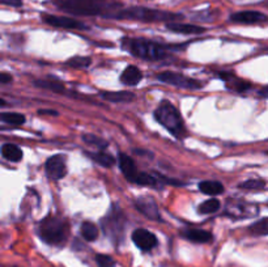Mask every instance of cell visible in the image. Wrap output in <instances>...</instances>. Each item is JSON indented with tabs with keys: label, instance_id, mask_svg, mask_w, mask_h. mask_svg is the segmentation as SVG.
Returning a JSON list of instances; mask_svg holds the SVG:
<instances>
[{
	"label": "cell",
	"instance_id": "obj_37",
	"mask_svg": "<svg viewBox=\"0 0 268 267\" xmlns=\"http://www.w3.org/2000/svg\"><path fill=\"white\" fill-rule=\"evenodd\" d=\"M13 267H17V266H13Z\"/></svg>",
	"mask_w": 268,
	"mask_h": 267
},
{
	"label": "cell",
	"instance_id": "obj_24",
	"mask_svg": "<svg viewBox=\"0 0 268 267\" xmlns=\"http://www.w3.org/2000/svg\"><path fill=\"white\" fill-rule=\"evenodd\" d=\"M0 121L7 125L21 126L25 123V116L20 113H0Z\"/></svg>",
	"mask_w": 268,
	"mask_h": 267
},
{
	"label": "cell",
	"instance_id": "obj_26",
	"mask_svg": "<svg viewBox=\"0 0 268 267\" xmlns=\"http://www.w3.org/2000/svg\"><path fill=\"white\" fill-rule=\"evenodd\" d=\"M134 183L141 186H151V188H159L160 186L159 179L156 178L155 176H152V174L145 173V172H139Z\"/></svg>",
	"mask_w": 268,
	"mask_h": 267
},
{
	"label": "cell",
	"instance_id": "obj_11",
	"mask_svg": "<svg viewBox=\"0 0 268 267\" xmlns=\"http://www.w3.org/2000/svg\"><path fill=\"white\" fill-rule=\"evenodd\" d=\"M135 207L140 213H143L144 216H146L151 220H161L160 219V211L159 207H157V203L156 200L153 199L152 197L150 195H144V197L137 198L135 200Z\"/></svg>",
	"mask_w": 268,
	"mask_h": 267
},
{
	"label": "cell",
	"instance_id": "obj_28",
	"mask_svg": "<svg viewBox=\"0 0 268 267\" xmlns=\"http://www.w3.org/2000/svg\"><path fill=\"white\" fill-rule=\"evenodd\" d=\"M82 140H84L86 144H92V146L98 147V148L101 149H106L107 147H109V143H107L106 140L97 137L95 134H84V135H82Z\"/></svg>",
	"mask_w": 268,
	"mask_h": 267
},
{
	"label": "cell",
	"instance_id": "obj_23",
	"mask_svg": "<svg viewBox=\"0 0 268 267\" xmlns=\"http://www.w3.org/2000/svg\"><path fill=\"white\" fill-rule=\"evenodd\" d=\"M98 233H100V232H98V228L96 227V224H93V223L84 222L81 224V236L85 241H89V243L96 241L97 240Z\"/></svg>",
	"mask_w": 268,
	"mask_h": 267
},
{
	"label": "cell",
	"instance_id": "obj_9",
	"mask_svg": "<svg viewBox=\"0 0 268 267\" xmlns=\"http://www.w3.org/2000/svg\"><path fill=\"white\" fill-rule=\"evenodd\" d=\"M132 241L143 252H151L159 244L157 237L152 232L145 229V228H137V229H135L132 232Z\"/></svg>",
	"mask_w": 268,
	"mask_h": 267
},
{
	"label": "cell",
	"instance_id": "obj_15",
	"mask_svg": "<svg viewBox=\"0 0 268 267\" xmlns=\"http://www.w3.org/2000/svg\"><path fill=\"white\" fill-rule=\"evenodd\" d=\"M166 28L174 33L180 34H201L205 32V28L194 24H182V22H168Z\"/></svg>",
	"mask_w": 268,
	"mask_h": 267
},
{
	"label": "cell",
	"instance_id": "obj_3",
	"mask_svg": "<svg viewBox=\"0 0 268 267\" xmlns=\"http://www.w3.org/2000/svg\"><path fill=\"white\" fill-rule=\"evenodd\" d=\"M183 16L180 13L166 12L160 9L145 8V7H131V8L118 9L116 12L111 13L107 18H115V20H136L144 22H159V21H174Z\"/></svg>",
	"mask_w": 268,
	"mask_h": 267
},
{
	"label": "cell",
	"instance_id": "obj_1",
	"mask_svg": "<svg viewBox=\"0 0 268 267\" xmlns=\"http://www.w3.org/2000/svg\"><path fill=\"white\" fill-rule=\"evenodd\" d=\"M54 4L63 12L75 16H104L121 9V4L114 0H55Z\"/></svg>",
	"mask_w": 268,
	"mask_h": 267
},
{
	"label": "cell",
	"instance_id": "obj_22",
	"mask_svg": "<svg viewBox=\"0 0 268 267\" xmlns=\"http://www.w3.org/2000/svg\"><path fill=\"white\" fill-rule=\"evenodd\" d=\"M33 84L36 85V87H38V88L47 89V91L54 92V93H64V91H66V87H64L59 80H54V82H52V80L50 79H40L34 80Z\"/></svg>",
	"mask_w": 268,
	"mask_h": 267
},
{
	"label": "cell",
	"instance_id": "obj_30",
	"mask_svg": "<svg viewBox=\"0 0 268 267\" xmlns=\"http://www.w3.org/2000/svg\"><path fill=\"white\" fill-rule=\"evenodd\" d=\"M238 188L247 189V190H262L265 188V182L263 179H247L245 182H241L238 185Z\"/></svg>",
	"mask_w": 268,
	"mask_h": 267
},
{
	"label": "cell",
	"instance_id": "obj_6",
	"mask_svg": "<svg viewBox=\"0 0 268 267\" xmlns=\"http://www.w3.org/2000/svg\"><path fill=\"white\" fill-rule=\"evenodd\" d=\"M157 79H159L161 83L173 85V87H177V88H182V89L203 88V84H201L199 80L187 77V76L182 75V73L169 72V71H165V72H161L157 75Z\"/></svg>",
	"mask_w": 268,
	"mask_h": 267
},
{
	"label": "cell",
	"instance_id": "obj_33",
	"mask_svg": "<svg viewBox=\"0 0 268 267\" xmlns=\"http://www.w3.org/2000/svg\"><path fill=\"white\" fill-rule=\"evenodd\" d=\"M11 82H12V76L9 73L0 72V84H9Z\"/></svg>",
	"mask_w": 268,
	"mask_h": 267
},
{
	"label": "cell",
	"instance_id": "obj_29",
	"mask_svg": "<svg viewBox=\"0 0 268 267\" xmlns=\"http://www.w3.org/2000/svg\"><path fill=\"white\" fill-rule=\"evenodd\" d=\"M92 64V58L89 57H73L66 62V66H70L72 68H86Z\"/></svg>",
	"mask_w": 268,
	"mask_h": 267
},
{
	"label": "cell",
	"instance_id": "obj_14",
	"mask_svg": "<svg viewBox=\"0 0 268 267\" xmlns=\"http://www.w3.org/2000/svg\"><path fill=\"white\" fill-rule=\"evenodd\" d=\"M182 237L186 240L191 241L195 244H207L212 241V233L204 229H199V228H191V229H185L182 232Z\"/></svg>",
	"mask_w": 268,
	"mask_h": 267
},
{
	"label": "cell",
	"instance_id": "obj_32",
	"mask_svg": "<svg viewBox=\"0 0 268 267\" xmlns=\"http://www.w3.org/2000/svg\"><path fill=\"white\" fill-rule=\"evenodd\" d=\"M37 113H38L40 116H52V117L59 116V113L56 112V110H51V109H40Z\"/></svg>",
	"mask_w": 268,
	"mask_h": 267
},
{
	"label": "cell",
	"instance_id": "obj_4",
	"mask_svg": "<svg viewBox=\"0 0 268 267\" xmlns=\"http://www.w3.org/2000/svg\"><path fill=\"white\" fill-rule=\"evenodd\" d=\"M155 118L160 125L164 126L169 132L177 139H183L187 135V130L183 125L182 117L173 103L168 100H162L159 108L155 110Z\"/></svg>",
	"mask_w": 268,
	"mask_h": 267
},
{
	"label": "cell",
	"instance_id": "obj_12",
	"mask_svg": "<svg viewBox=\"0 0 268 267\" xmlns=\"http://www.w3.org/2000/svg\"><path fill=\"white\" fill-rule=\"evenodd\" d=\"M267 16L256 11H242L230 16V21L240 22V24H256V22H264Z\"/></svg>",
	"mask_w": 268,
	"mask_h": 267
},
{
	"label": "cell",
	"instance_id": "obj_20",
	"mask_svg": "<svg viewBox=\"0 0 268 267\" xmlns=\"http://www.w3.org/2000/svg\"><path fill=\"white\" fill-rule=\"evenodd\" d=\"M199 190L207 195L216 197V195L223 194L225 189H224L223 183L219 182V181H203V182L199 183Z\"/></svg>",
	"mask_w": 268,
	"mask_h": 267
},
{
	"label": "cell",
	"instance_id": "obj_21",
	"mask_svg": "<svg viewBox=\"0 0 268 267\" xmlns=\"http://www.w3.org/2000/svg\"><path fill=\"white\" fill-rule=\"evenodd\" d=\"M89 158H92L93 161H96L97 164L102 165L105 168H111L114 164H115V158L113 157L109 153H105V152L100 151V152H84Z\"/></svg>",
	"mask_w": 268,
	"mask_h": 267
},
{
	"label": "cell",
	"instance_id": "obj_35",
	"mask_svg": "<svg viewBox=\"0 0 268 267\" xmlns=\"http://www.w3.org/2000/svg\"><path fill=\"white\" fill-rule=\"evenodd\" d=\"M259 93H260V96H262L263 98H265V97H267V88H265V87H264V88H263L262 91L259 92Z\"/></svg>",
	"mask_w": 268,
	"mask_h": 267
},
{
	"label": "cell",
	"instance_id": "obj_34",
	"mask_svg": "<svg viewBox=\"0 0 268 267\" xmlns=\"http://www.w3.org/2000/svg\"><path fill=\"white\" fill-rule=\"evenodd\" d=\"M0 4H7V6L12 7H21L22 2L21 0H0Z\"/></svg>",
	"mask_w": 268,
	"mask_h": 267
},
{
	"label": "cell",
	"instance_id": "obj_19",
	"mask_svg": "<svg viewBox=\"0 0 268 267\" xmlns=\"http://www.w3.org/2000/svg\"><path fill=\"white\" fill-rule=\"evenodd\" d=\"M219 76L224 80V82H225V84H228L229 88L234 89V91H237V92H245V91H247V89L251 88L250 83L238 79V77H235L233 73L225 72V73H220Z\"/></svg>",
	"mask_w": 268,
	"mask_h": 267
},
{
	"label": "cell",
	"instance_id": "obj_16",
	"mask_svg": "<svg viewBox=\"0 0 268 267\" xmlns=\"http://www.w3.org/2000/svg\"><path fill=\"white\" fill-rule=\"evenodd\" d=\"M141 79H143V73L136 66H127L121 75V82L125 85H130V87L137 85Z\"/></svg>",
	"mask_w": 268,
	"mask_h": 267
},
{
	"label": "cell",
	"instance_id": "obj_10",
	"mask_svg": "<svg viewBox=\"0 0 268 267\" xmlns=\"http://www.w3.org/2000/svg\"><path fill=\"white\" fill-rule=\"evenodd\" d=\"M42 20L45 24L51 25L54 28H62V29H80V31H88V26L77 21L75 18L63 17V16L54 15H42Z\"/></svg>",
	"mask_w": 268,
	"mask_h": 267
},
{
	"label": "cell",
	"instance_id": "obj_7",
	"mask_svg": "<svg viewBox=\"0 0 268 267\" xmlns=\"http://www.w3.org/2000/svg\"><path fill=\"white\" fill-rule=\"evenodd\" d=\"M104 229L110 237L113 238H121L123 237L125 231V215L119 209L113 208L107 216L102 220Z\"/></svg>",
	"mask_w": 268,
	"mask_h": 267
},
{
	"label": "cell",
	"instance_id": "obj_5",
	"mask_svg": "<svg viewBox=\"0 0 268 267\" xmlns=\"http://www.w3.org/2000/svg\"><path fill=\"white\" fill-rule=\"evenodd\" d=\"M38 234L49 245H63L70 234V225L59 216L49 215L42 219L38 225Z\"/></svg>",
	"mask_w": 268,
	"mask_h": 267
},
{
	"label": "cell",
	"instance_id": "obj_27",
	"mask_svg": "<svg viewBox=\"0 0 268 267\" xmlns=\"http://www.w3.org/2000/svg\"><path fill=\"white\" fill-rule=\"evenodd\" d=\"M268 218H262L253 225H250L249 231L255 236H267L268 233Z\"/></svg>",
	"mask_w": 268,
	"mask_h": 267
},
{
	"label": "cell",
	"instance_id": "obj_18",
	"mask_svg": "<svg viewBox=\"0 0 268 267\" xmlns=\"http://www.w3.org/2000/svg\"><path fill=\"white\" fill-rule=\"evenodd\" d=\"M0 153L3 156L6 160L11 161V163H18V161L22 160V149L20 148L16 144H12V143H6L2 146L0 148Z\"/></svg>",
	"mask_w": 268,
	"mask_h": 267
},
{
	"label": "cell",
	"instance_id": "obj_17",
	"mask_svg": "<svg viewBox=\"0 0 268 267\" xmlns=\"http://www.w3.org/2000/svg\"><path fill=\"white\" fill-rule=\"evenodd\" d=\"M101 98H104L105 101L109 102H132L136 98L132 92H101Z\"/></svg>",
	"mask_w": 268,
	"mask_h": 267
},
{
	"label": "cell",
	"instance_id": "obj_8",
	"mask_svg": "<svg viewBox=\"0 0 268 267\" xmlns=\"http://www.w3.org/2000/svg\"><path fill=\"white\" fill-rule=\"evenodd\" d=\"M46 174L50 179L59 181L64 178L67 174V164H66V156L64 155H54L47 158L45 164Z\"/></svg>",
	"mask_w": 268,
	"mask_h": 267
},
{
	"label": "cell",
	"instance_id": "obj_36",
	"mask_svg": "<svg viewBox=\"0 0 268 267\" xmlns=\"http://www.w3.org/2000/svg\"><path fill=\"white\" fill-rule=\"evenodd\" d=\"M6 105H7V101L3 100V98H0V108L6 106Z\"/></svg>",
	"mask_w": 268,
	"mask_h": 267
},
{
	"label": "cell",
	"instance_id": "obj_31",
	"mask_svg": "<svg viewBox=\"0 0 268 267\" xmlns=\"http://www.w3.org/2000/svg\"><path fill=\"white\" fill-rule=\"evenodd\" d=\"M96 263L98 267H114L115 266V261L113 257H110L107 254H97L96 255Z\"/></svg>",
	"mask_w": 268,
	"mask_h": 267
},
{
	"label": "cell",
	"instance_id": "obj_13",
	"mask_svg": "<svg viewBox=\"0 0 268 267\" xmlns=\"http://www.w3.org/2000/svg\"><path fill=\"white\" fill-rule=\"evenodd\" d=\"M118 161H119V168H121V170H122V173L125 174L126 179L130 181V182H135V179H136L139 170H137L134 160H132V158L128 155H126V153H122V152H121L118 156Z\"/></svg>",
	"mask_w": 268,
	"mask_h": 267
},
{
	"label": "cell",
	"instance_id": "obj_2",
	"mask_svg": "<svg viewBox=\"0 0 268 267\" xmlns=\"http://www.w3.org/2000/svg\"><path fill=\"white\" fill-rule=\"evenodd\" d=\"M122 47L128 54L137 57V58L146 59V61H162L168 58L169 46L161 43L153 42V41L144 40V38H122Z\"/></svg>",
	"mask_w": 268,
	"mask_h": 267
},
{
	"label": "cell",
	"instance_id": "obj_25",
	"mask_svg": "<svg viewBox=\"0 0 268 267\" xmlns=\"http://www.w3.org/2000/svg\"><path fill=\"white\" fill-rule=\"evenodd\" d=\"M221 207L220 200L216 198H211V199L205 200L204 203H201L199 206V212L203 213V215H211V213L217 212Z\"/></svg>",
	"mask_w": 268,
	"mask_h": 267
}]
</instances>
